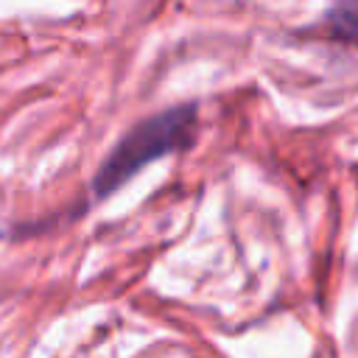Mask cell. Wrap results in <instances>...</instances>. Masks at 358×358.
Masks as SVG:
<instances>
[{"instance_id": "6da1fadb", "label": "cell", "mask_w": 358, "mask_h": 358, "mask_svg": "<svg viewBox=\"0 0 358 358\" xmlns=\"http://www.w3.org/2000/svg\"><path fill=\"white\" fill-rule=\"evenodd\" d=\"M196 131V106L182 103L168 112H159L143 123H137L123 140L112 148L106 162L101 165L95 176V193L106 196L115 187H120L129 176H134L143 165L154 162L162 154L179 151L193 140Z\"/></svg>"}, {"instance_id": "7a4b0ae2", "label": "cell", "mask_w": 358, "mask_h": 358, "mask_svg": "<svg viewBox=\"0 0 358 358\" xmlns=\"http://www.w3.org/2000/svg\"><path fill=\"white\" fill-rule=\"evenodd\" d=\"M322 36L358 48V0H338L322 20Z\"/></svg>"}]
</instances>
